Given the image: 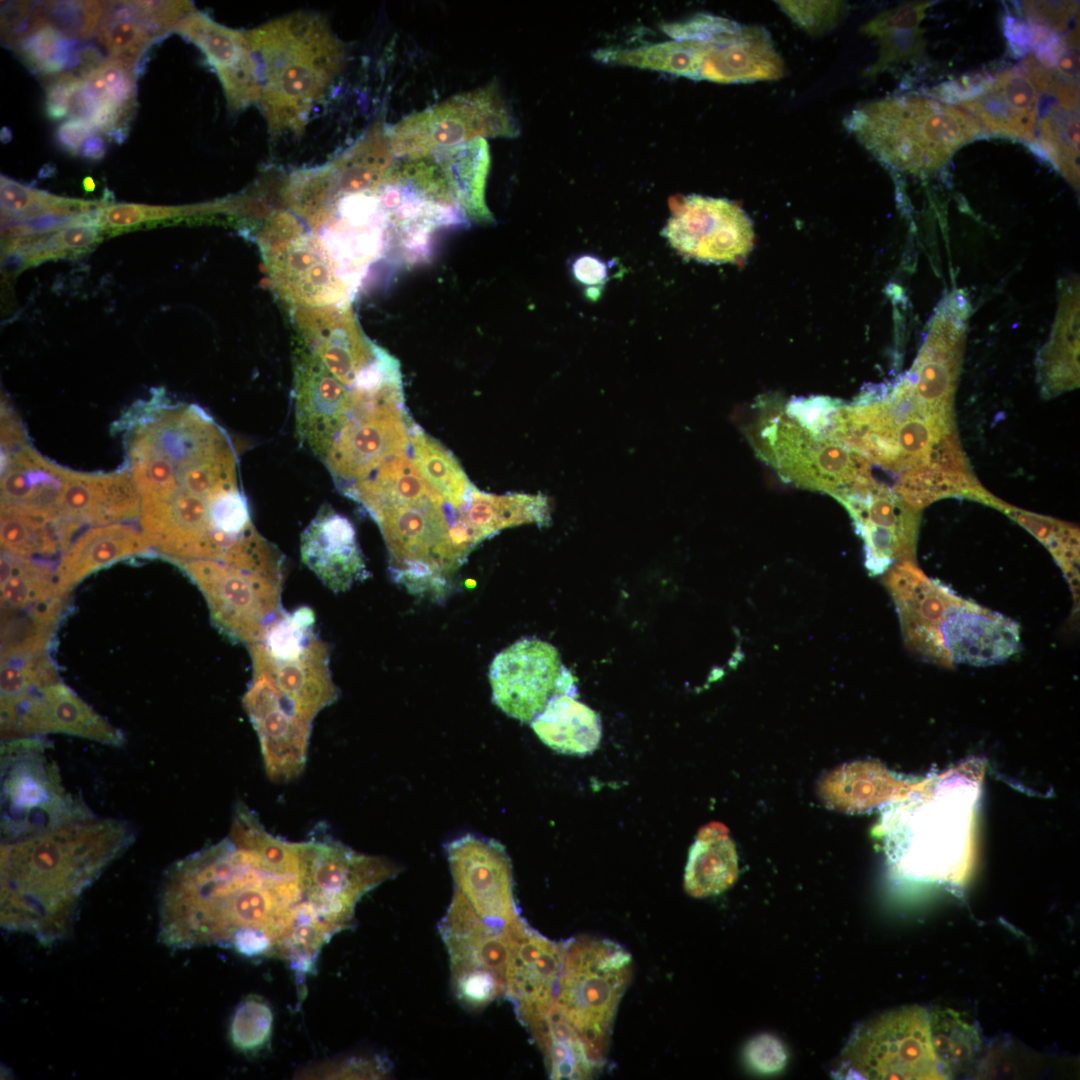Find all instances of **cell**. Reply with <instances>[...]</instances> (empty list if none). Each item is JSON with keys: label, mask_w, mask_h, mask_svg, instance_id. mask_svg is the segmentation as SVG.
Here are the masks:
<instances>
[{"label": "cell", "mask_w": 1080, "mask_h": 1080, "mask_svg": "<svg viewBox=\"0 0 1080 1080\" xmlns=\"http://www.w3.org/2000/svg\"><path fill=\"white\" fill-rule=\"evenodd\" d=\"M83 186H84L85 190L92 191L95 188V183H94L92 178L87 177L83 181Z\"/></svg>", "instance_id": "be15d7a7"}, {"label": "cell", "mask_w": 1080, "mask_h": 1080, "mask_svg": "<svg viewBox=\"0 0 1080 1080\" xmlns=\"http://www.w3.org/2000/svg\"><path fill=\"white\" fill-rule=\"evenodd\" d=\"M344 495L362 505L373 519L392 508L424 499L444 502L406 454L389 460Z\"/></svg>", "instance_id": "1f68e13d"}, {"label": "cell", "mask_w": 1080, "mask_h": 1080, "mask_svg": "<svg viewBox=\"0 0 1080 1080\" xmlns=\"http://www.w3.org/2000/svg\"><path fill=\"white\" fill-rule=\"evenodd\" d=\"M941 634L948 656L956 664L994 665L1021 649L1017 622L968 600L947 615Z\"/></svg>", "instance_id": "4316f807"}, {"label": "cell", "mask_w": 1080, "mask_h": 1080, "mask_svg": "<svg viewBox=\"0 0 1080 1080\" xmlns=\"http://www.w3.org/2000/svg\"><path fill=\"white\" fill-rule=\"evenodd\" d=\"M934 1046L947 1078L958 1063L973 1052L977 1035L951 1011L934 1013L930 1017Z\"/></svg>", "instance_id": "bcb514c9"}, {"label": "cell", "mask_w": 1080, "mask_h": 1080, "mask_svg": "<svg viewBox=\"0 0 1080 1080\" xmlns=\"http://www.w3.org/2000/svg\"><path fill=\"white\" fill-rule=\"evenodd\" d=\"M746 435L757 455L798 487L835 496L873 479L870 462L860 453L813 434L779 404L760 406Z\"/></svg>", "instance_id": "9c48e42d"}, {"label": "cell", "mask_w": 1080, "mask_h": 1080, "mask_svg": "<svg viewBox=\"0 0 1080 1080\" xmlns=\"http://www.w3.org/2000/svg\"><path fill=\"white\" fill-rule=\"evenodd\" d=\"M837 1075L859 1079H946L930 1017L912 1006L859 1026L842 1051Z\"/></svg>", "instance_id": "8fae6325"}, {"label": "cell", "mask_w": 1080, "mask_h": 1080, "mask_svg": "<svg viewBox=\"0 0 1080 1080\" xmlns=\"http://www.w3.org/2000/svg\"><path fill=\"white\" fill-rule=\"evenodd\" d=\"M574 695L552 698L531 721L536 735L550 748L567 754L592 752L601 738L598 715Z\"/></svg>", "instance_id": "e575fe53"}, {"label": "cell", "mask_w": 1080, "mask_h": 1080, "mask_svg": "<svg viewBox=\"0 0 1080 1080\" xmlns=\"http://www.w3.org/2000/svg\"><path fill=\"white\" fill-rule=\"evenodd\" d=\"M96 34L109 58L134 69L148 48L161 38L135 1L109 2Z\"/></svg>", "instance_id": "f35d334b"}, {"label": "cell", "mask_w": 1080, "mask_h": 1080, "mask_svg": "<svg viewBox=\"0 0 1080 1080\" xmlns=\"http://www.w3.org/2000/svg\"><path fill=\"white\" fill-rule=\"evenodd\" d=\"M737 875V853L727 828L716 822L703 827L689 851L686 892L696 898L716 895L728 889Z\"/></svg>", "instance_id": "836d02e7"}, {"label": "cell", "mask_w": 1080, "mask_h": 1080, "mask_svg": "<svg viewBox=\"0 0 1080 1080\" xmlns=\"http://www.w3.org/2000/svg\"><path fill=\"white\" fill-rule=\"evenodd\" d=\"M456 885L483 919L513 923L521 918L513 894L510 858L499 842L467 834L446 847Z\"/></svg>", "instance_id": "ac0fdd59"}, {"label": "cell", "mask_w": 1080, "mask_h": 1080, "mask_svg": "<svg viewBox=\"0 0 1080 1080\" xmlns=\"http://www.w3.org/2000/svg\"><path fill=\"white\" fill-rule=\"evenodd\" d=\"M702 41L707 47L700 80L730 84L777 80L784 75V62L763 27L724 19Z\"/></svg>", "instance_id": "cb8c5ba5"}, {"label": "cell", "mask_w": 1080, "mask_h": 1080, "mask_svg": "<svg viewBox=\"0 0 1080 1080\" xmlns=\"http://www.w3.org/2000/svg\"><path fill=\"white\" fill-rule=\"evenodd\" d=\"M206 56L221 82L228 108L238 112L262 97L263 74L249 31L232 29L196 9L175 27Z\"/></svg>", "instance_id": "ffe728a7"}, {"label": "cell", "mask_w": 1080, "mask_h": 1080, "mask_svg": "<svg viewBox=\"0 0 1080 1080\" xmlns=\"http://www.w3.org/2000/svg\"><path fill=\"white\" fill-rule=\"evenodd\" d=\"M108 4L103 1L43 2L32 6L29 24H49L75 40H85L97 33Z\"/></svg>", "instance_id": "f6af8a7d"}, {"label": "cell", "mask_w": 1080, "mask_h": 1080, "mask_svg": "<svg viewBox=\"0 0 1080 1080\" xmlns=\"http://www.w3.org/2000/svg\"><path fill=\"white\" fill-rule=\"evenodd\" d=\"M198 587L214 626L235 643L249 645L282 609L283 572L248 569L221 561L175 563Z\"/></svg>", "instance_id": "4fadbf2b"}, {"label": "cell", "mask_w": 1080, "mask_h": 1080, "mask_svg": "<svg viewBox=\"0 0 1080 1080\" xmlns=\"http://www.w3.org/2000/svg\"><path fill=\"white\" fill-rule=\"evenodd\" d=\"M96 134L94 127L83 118H70L62 123L56 133V138L61 146L71 154L80 153L85 141Z\"/></svg>", "instance_id": "6f0895ef"}, {"label": "cell", "mask_w": 1080, "mask_h": 1080, "mask_svg": "<svg viewBox=\"0 0 1080 1080\" xmlns=\"http://www.w3.org/2000/svg\"><path fill=\"white\" fill-rule=\"evenodd\" d=\"M541 1049L552 1079H590L597 1070L575 1027L555 1004L525 1026Z\"/></svg>", "instance_id": "8d00e7d4"}, {"label": "cell", "mask_w": 1080, "mask_h": 1080, "mask_svg": "<svg viewBox=\"0 0 1080 1080\" xmlns=\"http://www.w3.org/2000/svg\"><path fill=\"white\" fill-rule=\"evenodd\" d=\"M921 28H892L878 33L879 57L865 73L873 77L893 64L922 58L927 41Z\"/></svg>", "instance_id": "c3c4849f"}, {"label": "cell", "mask_w": 1080, "mask_h": 1080, "mask_svg": "<svg viewBox=\"0 0 1080 1080\" xmlns=\"http://www.w3.org/2000/svg\"><path fill=\"white\" fill-rule=\"evenodd\" d=\"M64 734L111 747L125 743L123 732L96 712L61 680L34 690L1 725V741Z\"/></svg>", "instance_id": "d6986e66"}, {"label": "cell", "mask_w": 1080, "mask_h": 1080, "mask_svg": "<svg viewBox=\"0 0 1080 1080\" xmlns=\"http://www.w3.org/2000/svg\"><path fill=\"white\" fill-rule=\"evenodd\" d=\"M573 274L583 285H602L608 277V265L594 256L583 255L574 262Z\"/></svg>", "instance_id": "94428289"}, {"label": "cell", "mask_w": 1080, "mask_h": 1080, "mask_svg": "<svg viewBox=\"0 0 1080 1080\" xmlns=\"http://www.w3.org/2000/svg\"><path fill=\"white\" fill-rule=\"evenodd\" d=\"M48 646L18 643L1 648V725L36 689L60 680Z\"/></svg>", "instance_id": "d590c367"}, {"label": "cell", "mask_w": 1080, "mask_h": 1080, "mask_svg": "<svg viewBox=\"0 0 1080 1080\" xmlns=\"http://www.w3.org/2000/svg\"><path fill=\"white\" fill-rule=\"evenodd\" d=\"M262 68L261 107L271 137L299 134L338 75L344 57L328 22L292 13L249 31Z\"/></svg>", "instance_id": "277c9868"}, {"label": "cell", "mask_w": 1080, "mask_h": 1080, "mask_svg": "<svg viewBox=\"0 0 1080 1080\" xmlns=\"http://www.w3.org/2000/svg\"><path fill=\"white\" fill-rule=\"evenodd\" d=\"M30 69L45 76L62 74L76 67V40L49 24L34 27L10 42Z\"/></svg>", "instance_id": "7bdbcfd3"}, {"label": "cell", "mask_w": 1080, "mask_h": 1080, "mask_svg": "<svg viewBox=\"0 0 1080 1080\" xmlns=\"http://www.w3.org/2000/svg\"><path fill=\"white\" fill-rule=\"evenodd\" d=\"M1041 92L1019 64L994 76L979 96L959 103L982 135L1005 136L1030 143L1036 131Z\"/></svg>", "instance_id": "83f0119b"}, {"label": "cell", "mask_w": 1080, "mask_h": 1080, "mask_svg": "<svg viewBox=\"0 0 1080 1080\" xmlns=\"http://www.w3.org/2000/svg\"><path fill=\"white\" fill-rule=\"evenodd\" d=\"M2 622L56 631L68 595L56 580L55 567L39 558L1 553Z\"/></svg>", "instance_id": "603a6c76"}, {"label": "cell", "mask_w": 1080, "mask_h": 1080, "mask_svg": "<svg viewBox=\"0 0 1080 1080\" xmlns=\"http://www.w3.org/2000/svg\"><path fill=\"white\" fill-rule=\"evenodd\" d=\"M186 212L187 210L182 208L136 204H118L102 209L104 224L113 227L134 225L142 221L167 218Z\"/></svg>", "instance_id": "db71d44e"}, {"label": "cell", "mask_w": 1080, "mask_h": 1080, "mask_svg": "<svg viewBox=\"0 0 1080 1080\" xmlns=\"http://www.w3.org/2000/svg\"><path fill=\"white\" fill-rule=\"evenodd\" d=\"M273 1014L257 996H249L237 1007L230 1024V1039L241 1052L260 1050L270 1039Z\"/></svg>", "instance_id": "7dc6e473"}, {"label": "cell", "mask_w": 1080, "mask_h": 1080, "mask_svg": "<svg viewBox=\"0 0 1080 1080\" xmlns=\"http://www.w3.org/2000/svg\"><path fill=\"white\" fill-rule=\"evenodd\" d=\"M410 444L415 465L424 478L453 508L461 509L473 486L452 453L414 423Z\"/></svg>", "instance_id": "60d3db41"}, {"label": "cell", "mask_w": 1080, "mask_h": 1080, "mask_svg": "<svg viewBox=\"0 0 1080 1080\" xmlns=\"http://www.w3.org/2000/svg\"><path fill=\"white\" fill-rule=\"evenodd\" d=\"M134 840L128 822L94 816L1 843V926L46 946L66 939L84 892Z\"/></svg>", "instance_id": "3957f363"}, {"label": "cell", "mask_w": 1080, "mask_h": 1080, "mask_svg": "<svg viewBox=\"0 0 1080 1080\" xmlns=\"http://www.w3.org/2000/svg\"><path fill=\"white\" fill-rule=\"evenodd\" d=\"M155 553L142 529L128 522L91 526L60 554L55 576L70 591L90 574L121 560Z\"/></svg>", "instance_id": "f546056e"}, {"label": "cell", "mask_w": 1080, "mask_h": 1080, "mask_svg": "<svg viewBox=\"0 0 1080 1080\" xmlns=\"http://www.w3.org/2000/svg\"><path fill=\"white\" fill-rule=\"evenodd\" d=\"M81 83V76L62 73L53 77L46 90V112L52 119H61L71 114L75 93Z\"/></svg>", "instance_id": "9f6ffc18"}, {"label": "cell", "mask_w": 1080, "mask_h": 1080, "mask_svg": "<svg viewBox=\"0 0 1080 1080\" xmlns=\"http://www.w3.org/2000/svg\"><path fill=\"white\" fill-rule=\"evenodd\" d=\"M632 973L631 955L619 944L589 936L564 942L555 1004L575 1027L599 1069L612 1023Z\"/></svg>", "instance_id": "ba28073f"}, {"label": "cell", "mask_w": 1080, "mask_h": 1080, "mask_svg": "<svg viewBox=\"0 0 1080 1080\" xmlns=\"http://www.w3.org/2000/svg\"><path fill=\"white\" fill-rule=\"evenodd\" d=\"M663 235L678 252L703 262H732L753 245V226L734 202L689 195L673 206Z\"/></svg>", "instance_id": "2e32d148"}, {"label": "cell", "mask_w": 1080, "mask_h": 1080, "mask_svg": "<svg viewBox=\"0 0 1080 1080\" xmlns=\"http://www.w3.org/2000/svg\"><path fill=\"white\" fill-rule=\"evenodd\" d=\"M302 562L333 592H344L369 572L352 523L323 504L301 534Z\"/></svg>", "instance_id": "484cf974"}, {"label": "cell", "mask_w": 1080, "mask_h": 1080, "mask_svg": "<svg viewBox=\"0 0 1080 1080\" xmlns=\"http://www.w3.org/2000/svg\"><path fill=\"white\" fill-rule=\"evenodd\" d=\"M0 542L2 553L27 557H49L63 548L53 524L15 506L1 504Z\"/></svg>", "instance_id": "b9f144b4"}, {"label": "cell", "mask_w": 1080, "mask_h": 1080, "mask_svg": "<svg viewBox=\"0 0 1080 1080\" xmlns=\"http://www.w3.org/2000/svg\"><path fill=\"white\" fill-rule=\"evenodd\" d=\"M1019 523L1052 553L1068 577L1071 588L1078 586L1079 530L1068 523L1027 512L1005 504L1001 510Z\"/></svg>", "instance_id": "ee69618b"}, {"label": "cell", "mask_w": 1080, "mask_h": 1080, "mask_svg": "<svg viewBox=\"0 0 1080 1080\" xmlns=\"http://www.w3.org/2000/svg\"><path fill=\"white\" fill-rule=\"evenodd\" d=\"M993 80L994 75L989 72L973 73L939 84L932 89L931 94L948 104H959L982 94L991 86Z\"/></svg>", "instance_id": "11a10c76"}, {"label": "cell", "mask_w": 1080, "mask_h": 1080, "mask_svg": "<svg viewBox=\"0 0 1080 1080\" xmlns=\"http://www.w3.org/2000/svg\"><path fill=\"white\" fill-rule=\"evenodd\" d=\"M252 677L264 680L294 714L313 723L339 697L329 667L327 644L315 632L308 607L281 609L263 634L247 645Z\"/></svg>", "instance_id": "52a82bcc"}, {"label": "cell", "mask_w": 1080, "mask_h": 1080, "mask_svg": "<svg viewBox=\"0 0 1080 1080\" xmlns=\"http://www.w3.org/2000/svg\"><path fill=\"white\" fill-rule=\"evenodd\" d=\"M564 942H554L527 925L512 949L505 997L525 1026L549 1011L555 1000Z\"/></svg>", "instance_id": "d4e9b609"}, {"label": "cell", "mask_w": 1080, "mask_h": 1080, "mask_svg": "<svg viewBox=\"0 0 1080 1080\" xmlns=\"http://www.w3.org/2000/svg\"><path fill=\"white\" fill-rule=\"evenodd\" d=\"M1030 149L1049 161L1076 189L1079 188V108L1058 101L1039 120Z\"/></svg>", "instance_id": "ab89813d"}, {"label": "cell", "mask_w": 1080, "mask_h": 1080, "mask_svg": "<svg viewBox=\"0 0 1080 1080\" xmlns=\"http://www.w3.org/2000/svg\"><path fill=\"white\" fill-rule=\"evenodd\" d=\"M494 703L508 716L531 722L558 695L576 694L573 676L551 644L526 638L502 650L489 668Z\"/></svg>", "instance_id": "5bb4252c"}, {"label": "cell", "mask_w": 1080, "mask_h": 1080, "mask_svg": "<svg viewBox=\"0 0 1080 1080\" xmlns=\"http://www.w3.org/2000/svg\"><path fill=\"white\" fill-rule=\"evenodd\" d=\"M933 3L932 1L908 2L883 11L861 26L860 32L869 37H875L878 33L892 28H918L926 16V10Z\"/></svg>", "instance_id": "f907efd6"}, {"label": "cell", "mask_w": 1080, "mask_h": 1080, "mask_svg": "<svg viewBox=\"0 0 1080 1080\" xmlns=\"http://www.w3.org/2000/svg\"><path fill=\"white\" fill-rule=\"evenodd\" d=\"M846 126L882 162L919 176L936 172L962 145L982 136L965 111L917 95L869 103L854 110Z\"/></svg>", "instance_id": "5b68a950"}, {"label": "cell", "mask_w": 1080, "mask_h": 1080, "mask_svg": "<svg viewBox=\"0 0 1080 1080\" xmlns=\"http://www.w3.org/2000/svg\"><path fill=\"white\" fill-rule=\"evenodd\" d=\"M51 750L45 737L1 741V843L96 816L80 794L66 787Z\"/></svg>", "instance_id": "8992f818"}, {"label": "cell", "mask_w": 1080, "mask_h": 1080, "mask_svg": "<svg viewBox=\"0 0 1080 1080\" xmlns=\"http://www.w3.org/2000/svg\"><path fill=\"white\" fill-rule=\"evenodd\" d=\"M140 496V528L155 553L173 564L228 562L256 544L230 436L195 404L156 390L114 424Z\"/></svg>", "instance_id": "7a4b0ae2"}, {"label": "cell", "mask_w": 1080, "mask_h": 1080, "mask_svg": "<svg viewBox=\"0 0 1080 1080\" xmlns=\"http://www.w3.org/2000/svg\"><path fill=\"white\" fill-rule=\"evenodd\" d=\"M1019 5L1029 23L1043 26L1057 34L1067 30L1069 21L1078 12L1076 1H1021Z\"/></svg>", "instance_id": "816d5d0a"}, {"label": "cell", "mask_w": 1080, "mask_h": 1080, "mask_svg": "<svg viewBox=\"0 0 1080 1080\" xmlns=\"http://www.w3.org/2000/svg\"><path fill=\"white\" fill-rule=\"evenodd\" d=\"M1039 378L1046 397L1078 387L1079 383V283L1061 286L1057 317L1048 343L1039 356Z\"/></svg>", "instance_id": "4dcf8cb0"}, {"label": "cell", "mask_w": 1080, "mask_h": 1080, "mask_svg": "<svg viewBox=\"0 0 1080 1080\" xmlns=\"http://www.w3.org/2000/svg\"><path fill=\"white\" fill-rule=\"evenodd\" d=\"M58 511L65 550L83 527L139 519L140 496L127 468L108 473L66 468Z\"/></svg>", "instance_id": "44dd1931"}, {"label": "cell", "mask_w": 1080, "mask_h": 1080, "mask_svg": "<svg viewBox=\"0 0 1080 1080\" xmlns=\"http://www.w3.org/2000/svg\"><path fill=\"white\" fill-rule=\"evenodd\" d=\"M848 511L864 542L869 575L884 574L895 563L915 557L920 510L874 479L833 496Z\"/></svg>", "instance_id": "9a60e30c"}, {"label": "cell", "mask_w": 1080, "mask_h": 1080, "mask_svg": "<svg viewBox=\"0 0 1080 1080\" xmlns=\"http://www.w3.org/2000/svg\"><path fill=\"white\" fill-rule=\"evenodd\" d=\"M1003 32L1013 56L1022 57L1029 52L1032 34L1027 22L1008 14L1003 19Z\"/></svg>", "instance_id": "91938a15"}, {"label": "cell", "mask_w": 1080, "mask_h": 1080, "mask_svg": "<svg viewBox=\"0 0 1080 1080\" xmlns=\"http://www.w3.org/2000/svg\"><path fill=\"white\" fill-rule=\"evenodd\" d=\"M884 574L883 583L896 606L907 648L925 661L952 666L941 626L965 599L928 578L911 560L895 563Z\"/></svg>", "instance_id": "e0dca14e"}, {"label": "cell", "mask_w": 1080, "mask_h": 1080, "mask_svg": "<svg viewBox=\"0 0 1080 1080\" xmlns=\"http://www.w3.org/2000/svg\"><path fill=\"white\" fill-rule=\"evenodd\" d=\"M65 471L38 453L29 440L1 449V504L45 519L59 534L58 502Z\"/></svg>", "instance_id": "f1b7e54d"}, {"label": "cell", "mask_w": 1080, "mask_h": 1080, "mask_svg": "<svg viewBox=\"0 0 1080 1080\" xmlns=\"http://www.w3.org/2000/svg\"><path fill=\"white\" fill-rule=\"evenodd\" d=\"M779 6L810 34L823 33L840 21L845 4L840 1H778Z\"/></svg>", "instance_id": "681fc988"}, {"label": "cell", "mask_w": 1080, "mask_h": 1080, "mask_svg": "<svg viewBox=\"0 0 1080 1080\" xmlns=\"http://www.w3.org/2000/svg\"><path fill=\"white\" fill-rule=\"evenodd\" d=\"M243 706L257 733L268 778L276 783L298 778L307 762L312 724L288 711L258 678L252 677Z\"/></svg>", "instance_id": "7402d4cb"}, {"label": "cell", "mask_w": 1080, "mask_h": 1080, "mask_svg": "<svg viewBox=\"0 0 1080 1080\" xmlns=\"http://www.w3.org/2000/svg\"><path fill=\"white\" fill-rule=\"evenodd\" d=\"M388 133L394 155L420 159L478 138H513L519 129L498 84L491 82L409 115Z\"/></svg>", "instance_id": "7c38bea8"}, {"label": "cell", "mask_w": 1080, "mask_h": 1080, "mask_svg": "<svg viewBox=\"0 0 1080 1080\" xmlns=\"http://www.w3.org/2000/svg\"><path fill=\"white\" fill-rule=\"evenodd\" d=\"M707 44L697 39L671 38L634 48H606L594 53L600 62L654 70L700 80Z\"/></svg>", "instance_id": "74e56055"}, {"label": "cell", "mask_w": 1080, "mask_h": 1080, "mask_svg": "<svg viewBox=\"0 0 1080 1080\" xmlns=\"http://www.w3.org/2000/svg\"><path fill=\"white\" fill-rule=\"evenodd\" d=\"M308 852V840L269 833L237 802L228 836L165 870L158 939L173 949L219 946L284 960L303 999L322 948L340 932L315 899Z\"/></svg>", "instance_id": "6da1fadb"}, {"label": "cell", "mask_w": 1080, "mask_h": 1080, "mask_svg": "<svg viewBox=\"0 0 1080 1080\" xmlns=\"http://www.w3.org/2000/svg\"><path fill=\"white\" fill-rule=\"evenodd\" d=\"M105 151L106 146L103 138L98 136L97 134H94L85 141L80 150V153L85 158L99 160L104 156Z\"/></svg>", "instance_id": "6125c7cd"}, {"label": "cell", "mask_w": 1080, "mask_h": 1080, "mask_svg": "<svg viewBox=\"0 0 1080 1080\" xmlns=\"http://www.w3.org/2000/svg\"><path fill=\"white\" fill-rule=\"evenodd\" d=\"M746 1060L756 1071L771 1074L781 1070L787 1055L782 1043L774 1036L759 1035L750 1040L745 1049Z\"/></svg>", "instance_id": "f5cc1de1"}, {"label": "cell", "mask_w": 1080, "mask_h": 1080, "mask_svg": "<svg viewBox=\"0 0 1080 1080\" xmlns=\"http://www.w3.org/2000/svg\"><path fill=\"white\" fill-rule=\"evenodd\" d=\"M97 237L94 226L71 225L43 239V249L55 251L62 248H77L92 243Z\"/></svg>", "instance_id": "680465c9"}, {"label": "cell", "mask_w": 1080, "mask_h": 1080, "mask_svg": "<svg viewBox=\"0 0 1080 1080\" xmlns=\"http://www.w3.org/2000/svg\"><path fill=\"white\" fill-rule=\"evenodd\" d=\"M430 156L442 169L462 214L468 220L489 221L485 202L486 179L490 167L488 142L478 138L444 148Z\"/></svg>", "instance_id": "d6a6232c"}, {"label": "cell", "mask_w": 1080, "mask_h": 1080, "mask_svg": "<svg viewBox=\"0 0 1080 1080\" xmlns=\"http://www.w3.org/2000/svg\"><path fill=\"white\" fill-rule=\"evenodd\" d=\"M527 925L523 919H483L455 888L438 928L449 955L454 994L466 1009L481 1011L505 996L512 949Z\"/></svg>", "instance_id": "30bf717a"}]
</instances>
